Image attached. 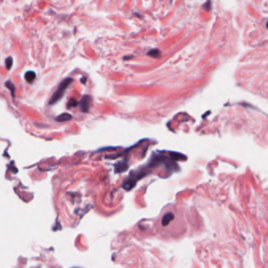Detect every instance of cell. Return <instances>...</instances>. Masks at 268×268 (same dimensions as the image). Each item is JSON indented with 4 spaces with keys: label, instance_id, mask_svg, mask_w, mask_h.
<instances>
[{
    "label": "cell",
    "instance_id": "9c48e42d",
    "mask_svg": "<svg viewBox=\"0 0 268 268\" xmlns=\"http://www.w3.org/2000/svg\"><path fill=\"white\" fill-rule=\"evenodd\" d=\"M148 54H149L150 56H153V57H156V58H157V57H159V56L160 55V53L158 50H152L151 52H149Z\"/></svg>",
    "mask_w": 268,
    "mask_h": 268
},
{
    "label": "cell",
    "instance_id": "277c9868",
    "mask_svg": "<svg viewBox=\"0 0 268 268\" xmlns=\"http://www.w3.org/2000/svg\"><path fill=\"white\" fill-rule=\"evenodd\" d=\"M36 73L34 72H32V71H28V72H26L25 75V80H26V81H27L28 83H31L32 82H33L34 80L36 79Z\"/></svg>",
    "mask_w": 268,
    "mask_h": 268
},
{
    "label": "cell",
    "instance_id": "7a4b0ae2",
    "mask_svg": "<svg viewBox=\"0 0 268 268\" xmlns=\"http://www.w3.org/2000/svg\"><path fill=\"white\" fill-rule=\"evenodd\" d=\"M91 102V97L89 96V95H84V96L82 98V99H81L80 103V109H81V111L83 112V113L88 112Z\"/></svg>",
    "mask_w": 268,
    "mask_h": 268
},
{
    "label": "cell",
    "instance_id": "5b68a950",
    "mask_svg": "<svg viewBox=\"0 0 268 268\" xmlns=\"http://www.w3.org/2000/svg\"><path fill=\"white\" fill-rule=\"evenodd\" d=\"M72 119V116L69 113H62L61 115H59L58 116L56 117V120L58 122H64V121H68L69 120Z\"/></svg>",
    "mask_w": 268,
    "mask_h": 268
},
{
    "label": "cell",
    "instance_id": "8992f818",
    "mask_svg": "<svg viewBox=\"0 0 268 268\" xmlns=\"http://www.w3.org/2000/svg\"><path fill=\"white\" fill-rule=\"evenodd\" d=\"M6 87L7 88H9V90L11 91L12 96H14V94H15V86H14V83H12L11 81H6Z\"/></svg>",
    "mask_w": 268,
    "mask_h": 268
},
{
    "label": "cell",
    "instance_id": "30bf717a",
    "mask_svg": "<svg viewBox=\"0 0 268 268\" xmlns=\"http://www.w3.org/2000/svg\"><path fill=\"white\" fill-rule=\"evenodd\" d=\"M86 80H87V79H86V77H83V78H82V79H81V82H83V83H85Z\"/></svg>",
    "mask_w": 268,
    "mask_h": 268
},
{
    "label": "cell",
    "instance_id": "52a82bcc",
    "mask_svg": "<svg viewBox=\"0 0 268 268\" xmlns=\"http://www.w3.org/2000/svg\"><path fill=\"white\" fill-rule=\"evenodd\" d=\"M78 105H79V103H78L77 101L75 98H72V99L69 100V103H68V108H74V107H76Z\"/></svg>",
    "mask_w": 268,
    "mask_h": 268
},
{
    "label": "cell",
    "instance_id": "3957f363",
    "mask_svg": "<svg viewBox=\"0 0 268 268\" xmlns=\"http://www.w3.org/2000/svg\"><path fill=\"white\" fill-rule=\"evenodd\" d=\"M173 219H174V216H173L172 213H166L165 215L163 216V219H162V225L163 226H167Z\"/></svg>",
    "mask_w": 268,
    "mask_h": 268
},
{
    "label": "cell",
    "instance_id": "6da1fadb",
    "mask_svg": "<svg viewBox=\"0 0 268 268\" xmlns=\"http://www.w3.org/2000/svg\"><path fill=\"white\" fill-rule=\"evenodd\" d=\"M72 81H73V80H72V78H66V79H65V80L61 81V83L58 86L57 91L54 93L52 97L50 98V102H49L50 105L55 104V103L58 102V101H60L62 98L65 92L66 91V89L72 83Z\"/></svg>",
    "mask_w": 268,
    "mask_h": 268
},
{
    "label": "cell",
    "instance_id": "ba28073f",
    "mask_svg": "<svg viewBox=\"0 0 268 268\" xmlns=\"http://www.w3.org/2000/svg\"><path fill=\"white\" fill-rule=\"evenodd\" d=\"M12 65H13V58L11 57H9L6 59V68L10 70L11 69Z\"/></svg>",
    "mask_w": 268,
    "mask_h": 268
}]
</instances>
